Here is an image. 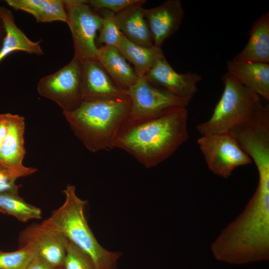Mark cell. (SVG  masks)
I'll list each match as a JSON object with an SVG mask.
<instances>
[{
  "instance_id": "cb8c5ba5",
  "label": "cell",
  "mask_w": 269,
  "mask_h": 269,
  "mask_svg": "<svg viewBox=\"0 0 269 269\" xmlns=\"http://www.w3.org/2000/svg\"><path fill=\"white\" fill-rule=\"evenodd\" d=\"M37 254L36 249L30 244L12 252L0 250V269H25Z\"/></svg>"
},
{
  "instance_id": "9a60e30c",
  "label": "cell",
  "mask_w": 269,
  "mask_h": 269,
  "mask_svg": "<svg viewBox=\"0 0 269 269\" xmlns=\"http://www.w3.org/2000/svg\"><path fill=\"white\" fill-rule=\"evenodd\" d=\"M227 72L241 83L269 100V63L248 61H227Z\"/></svg>"
},
{
  "instance_id": "ffe728a7",
  "label": "cell",
  "mask_w": 269,
  "mask_h": 269,
  "mask_svg": "<svg viewBox=\"0 0 269 269\" xmlns=\"http://www.w3.org/2000/svg\"><path fill=\"white\" fill-rule=\"evenodd\" d=\"M15 10L31 14L38 22L60 21L67 23V15L64 0H6Z\"/></svg>"
},
{
  "instance_id": "8992f818",
  "label": "cell",
  "mask_w": 269,
  "mask_h": 269,
  "mask_svg": "<svg viewBox=\"0 0 269 269\" xmlns=\"http://www.w3.org/2000/svg\"><path fill=\"white\" fill-rule=\"evenodd\" d=\"M67 21L71 32L74 57L80 60L96 59L98 47L97 32L102 25V17L86 0H64Z\"/></svg>"
},
{
  "instance_id": "7a4b0ae2",
  "label": "cell",
  "mask_w": 269,
  "mask_h": 269,
  "mask_svg": "<svg viewBox=\"0 0 269 269\" xmlns=\"http://www.w3.org/2000/svg\"><path fill=\"white\" fill-rule=\"evenodd\" d=\"M216 259L233 264L269 258V189L257 187L244 211L211 245Z\"/></svg>"
},
{
  "instance_id": "83f0119b",
  "label": "cell",
  "mask_w": 269,
  "mask_h": 269,
  "mask_svg": "<svg viewBox=\"0 0 269 269\" xmlns=\"http://www.w3.org/2000/svg\"><path fill=\"white\" fill-rule=\"evenodd\" d=\"M59 268V267H58ZM37 254L25 269H57Z\"/></svg>"
},
{
  "instance_id": "f546056e",
  "label": "cell",
  "mask_w": 269,
  "mask_h": 269,
  "mask_svg": "<svg viewBox=\"0 0 269 269\" xmlns=\"http://www.w3.org/2000/svg\"><path fill=\"white\" fill-rule=\"evenodd\" d=\"M4 36H5L4 27L2 21L0 17V48L2 44Z\"/></svg>"
},
{
  "instance_id": "603a6c76",
  "label": "cell",
  "mask_w": 269,
  "mask_h": 269,
  "mask_svg": "<svg viewBox=\"0 0 269 269\" xmlns=\"http://www.w3.org/2000/svg\"><path fill=\"white\" fill-rule=\"evenodd\" d=\"M102 17L97 41L103 46L117 47L123 35L118 24L116 13L107 9L99 10Z\"/></svg>"
},
{
  "instance_id": "44dd1931",
  "label": "cell",
  "mask_w": 269,
  "mask_h": 269,
  "mask_svg": "<svg viewBox=\"0 0 269 269\" xmlns=\"http://www.w3.org/2000/svg\"><path fill=\"white\" fill-rule=\"evenodd\" d=\"M117 48L127 61L134 65L138 77H143L156 61L164 55L161 48L154 45L149 47L138 45L128 40L124 34Z\"/></svg>"
},
{
  "instance_id": "2e32d148",
  "label": "cell",
  "mask_w": 269,
  "mask_h": 269,
  "mask_svg": "<svg viewBox=\"0 0 269 269\" xmlns=\"http://www.w3.org/2000/svg\"><path fill=\"white\" fill-rule=\"evenodd\" d=\"M0 17L5 30V36L0 48V63L8 55L16 51L37 55L44 54L40 42L30 40L17 26L10 10L0 6Z\"/></svg>"
},
{
  "instance_id": "f1b7e54d",
  "label": "cell",
  "mask_w": 269,
  "mask_h": 269,
  "mask_svg": "<svg viewBox=\"0 0 269 269\" xmlns=\"http://www.w3.org/2000/svg\"><path fill=\"white\" fill-rule=\"evenodd\" d=\"M11 114H0V147L9 128Z\"/></svg>"
},
{
  "instance_id": "e0dca14e",
  "label": "cell",
  "mask_w": 269,
  "mask_h": 269,
  "mask_svg": "<svg viewBox=\"0 0 269 269\" xmlns=\"http://www.w3.org/2000/svg\"><path fill=\"white\" fill-rule=\"evenodd\" d=\"M249 40L232 59L269 63V11L255 21L249 31Z\"/></svg>"
},
{
  "instance_id": "484cf974",
  "label": "cell",
  "mask_w": 269,
  "mask_h": 269,
  "mask_svg": "<svg viewBox=\"0 0 269 269\" xmlns=\"http://www.w3.org/2000/svg\"><path fill=\"white\" fill-rule=\"evenodd\" d=\"M145 0H89L88 4L96 11L107 9L117 14L136 5H143Z\"/></svg>"
},
{
  "instance_id": "9c48e42d",
  "label": "cell",
  "mask_w": 269,
  "mask_h": 269,
  "mask_svg": "<svg viewBox=\"0 0 269 269\" xmlns=\"http://www.w3.org/2000/svg\"><path fill=\"white\" fill-rule=\"evenodd\" d=\"M131 100L128 120H135L159 115L170 109L187 107L190 101L157 87L143 77L127 90Z\"/></svg>"
},
{
  "instance_id": "6da1fadb",
  "label": "cell",
  "mask_w": 269,
  "mask_h": 269,
  "mask_svg": "<svg viewBox=\"0 0 269 269\" xmlns=\"http://www.w3.org/2000/svg\"><path fill=\"white\" fill-rule=\"evenodd\" d=\"M187 107L124 123L114 148L132 155L146 168L156 166L172 155L188 138Z\"/></svg>"
},
{
  "instance_id": "5bb4252c",
  "label": "cell",
  "mask_w": 269,
  "mask_h": 269,
  "mask_svg": "<svg viewBox=\"0 0 269 269\" xmlns=\"http://www.w3.org/2000/svg\"><path fill=\"white\" fill-rule=\"evenodd\" d=\"M81 93L82 99L128 94L120 88L96 60H82Z\"/></svg>"
},
{
  "instance_id": "30bf717a",
  "label": "cell",
  "mask_w": 269,
  "mask_h": 269,
  "mask_svg": "<svg viewBox=\"0 0 269 269\" xmlns=\"http://www.w3.org/2000/svg\"><path fill=\"white\" fill-rule=\"evenodd\" d=\"M19 242L20 247L32 245L37 254L49 264L63 267L69 240L60 232L41 224H33L21 232Z\"/></svg>"
},
{
  "instance_id": "7402d4cb",
  "label": "cell",
  "mask_w": 269,
  "mask_h": 269,
  "mask_svg": "<svg viewBox=\"0 0 269 269\" xmlns=\"http://www.w3.org/2000/svg\"><path fill=\"white\" fill-rule=\"evenodd\" d=\"M0 210L21 222L41 218V210L26 202L18 194L0 193Z\"/></svg>"
},
{
  "instance_id": "4dcf8cb0",
  "label": "cell",
  "mask_w": 269,
  "mask_h": 269,
  "mask_svg": "<svg viewBox=\"0 0 269 269\" xmlns=\"http://www.w3.org/2000/svg\"><path fill=\"white\" fill-rule=\"evenodd\" d=\"M0 212L2 213L0 210Z\"/></svg>"
},
{
  "instance_id": "8fae6325",
  "label": "cell",
  "mask_w": 269,
  "mask_h": 269,
  "mask_svg": "<svg viewBox=\"0 0 269 269\" xmlns=\"http://www.w3.org/2000/svg\"><path fill=\"white\" fill-rule=\"evenodd\" d=\"M143 78L155 86H160L173 95L190 101L198 91L197 84L202 78L195 72H176L164 55Z\"/></svg>"
},
{
  "instance_id": "d6986e66",
  "label": "cell",
  "mask_w": 269,
  "mask_h": 269,
  "mask_svg": "<svg viewBox=\"0 0 269 269\" xmlns=\"http://www.w3.org/2000/svg\"><path fill=\"white\" fill-rule=\"evenodd\" d=\"M116 17L121 31L128 40L144 47L153 46L142 5L130 7L116 14Z\"/></svg>"
},
{
  "instance_id": "ac0fdd59",
  "label": "cell",
  "mask_w": 269,
  "mask_h": 269,
  "mask_svg": "<svg viewBox=\"0 0 269 269\" xmlns=\"http://www.w3.org/2000/svg\"><path fill=\"white\" fill-rule=\"evenodd\" d=\"M96 60L115 83L123 90L127 91L138 78L134 68L116 47L110 46L98 47Z\"/></svg>"
},
{
  "instance_id": "3957f363",
  "label": "cell",
  "mask_w": 269,
  "mask_h": 269,
  "mask_svg": "<svg viewBox=\"0 0 269 269\" xmlns=\"http://www.w3.org/2000/svg\"><path fill=\"white\" fill-rule=\"evenodd\" d=\"M128 94L85 98L73 110L63 114L74 134L92 152L110 150L129 117Z\"/></svg>"
},
{
  "instance_id": "4fadbf2b",
  "label": "cell",
  "mask_w": 269,
  "mask_h": 269,
  "mask_svg": "<svg viewBox=\"0 0 269 269\" xmlns=\"http://www.w3.org/2000/svg\"><path fill=\"white\" fill-rule=\"evenodd\" d=\"M24 118L11 114L8 132L0 147V163L19 177L32 174L37 169L26 167L22 162L25 154Z\"/></svg>"
},
{
  "instance_id": "d4e9b609",
  "label": "cell",
  "mask_w": 269,
  "mask_h": 269,
  "mask_svg": "<svg viewBox=\"0 0 269 269\" xmlns=\"http://www.w3.org/2000/svg\"><path fill=\"white\" fill-rule=\"evenodd\" d=\"M63 267L64 269H96L90 258L69 241Z\"/></svg>"
},
{
  "instance_id": "ba28073f",
  "label": "cell",
  "mask_w": 269,
  "mask_h": 269,
  "mask_svg": "<svg viewBox=\"0 0 269 269\" xmlns=\"http://www.w3.org/2000/svg\"><path fill=\"white\" fill-rule=\"evenodd\" d=\"M82 61L73 57L56 72L41 78L37 90L41 96L56 103L63 110L74 109L82 99Z\"/></svg>"
},
{
  "instance_id": "4316f807",
  "label": "cell",
  "mask_w": 269,
  "mask_h": 269,
  "mask_svg": "<svg viewBox=\"0 0 269 269\" xmlns=\"http://www.w3.org/2000/svg\"><path fill=\"white\" fill-rule=\"evenodd\" d=\"M18 178L17 174L0 163V193L18 194L19 186L15 182Z\"/></svg>"
},
{
  "instance_id": "52a82bcc",
  "label": "cell",
  "mask_w": 269,
  "mask_h": 269,
  "mask_svg": "<svg viewBox=\"0 0 269 269\" xmlns=\"http://www.w3.org/2000/svg\"><path fill=\"white\" fill-rule=\"evenodd\" d=\"M197 142L209 169L222 177L253 162L230 132L201 135Z\"/></svg>"
},
{
  "instance_id": "277c9868",
  "label": "cell",
  "mask_w": 269,
  "mask_h": 269,
  "mask_svg": "<svg viewBox=\"0 0 269 269\" xmlns=\"http://www.w3.org/2000/svg\"><path fill=\"white\" fill-rule=\"evenodd\" d=\"M63 192V205L41 224L62 233L90 258L96 269H117L122 254L106 250L97 241L85 217L87 201L77 196L74 185H67Z\"/></svg>"
},
{
  "instance_id": "7c38bea8",
  "label": "cell",
  "mask_w": 269,
  "mask_h": 269,
  "mask_svg": "<svg viewBox=\"0 0 269 269\" xmlns=\"http://www.w3.org/2000/svg\"><path fill=\"white\" fill-rule=\"evenodd\" d=\"M180 0H167L151 8H144L153 45L161 48L164 41L179 28L184 17Z\"/></svg>"
},
{
  "instance_id": "5b68a950",
  "label": "cell",
  "mask_w": 269,
  "mask_h": 269,
  "mask_svg": "<svg viewBox=\"0 0 269 269\" xmlns=\"http://www.w3.org/2000/svg\"><path fill=\"white\" fill-rule=\"evenodd\" d=\"M222 79L223 92L211 116L197 126L201 135L230 132L246 120L262 103L258 95L228 72Z\"/></svg>"
}]
</instances>
